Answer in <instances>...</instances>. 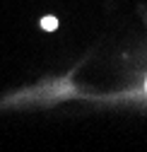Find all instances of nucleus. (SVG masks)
<instances>
[{
	"label": "nucleus",
	"instance_id": "nucleus-1",
	"mask_svg": "<svg viewBox=\"0 0 147 152\" xmlns=\"http://www.w3.org/2000/svg\"><path fill=\"white\" fill-rule=\"evenodd\" d=\"M41 27H44L46 31H51V29L58 27V20H56V17H44V20H41Z\"/></svg>",
	"mask_w": 147,
	"mask_h": 152
}]
</instances>
